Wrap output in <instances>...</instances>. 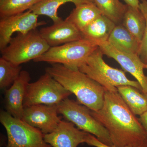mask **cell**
<instances>
[{"mask_svg":"<svg viewBox=\"0 0 147 147\" xmlns=\"http://www.w3.org/2000/svg\"><path fill=\"white\" fill-rule=\"evenodd\" d=\"M91 114L108 130L113 146H136L147 139L144 129L117 91L105 90L102 108Z\"/></svg>","mask_w":147,"mask_h":147,"instance_id":"6da1fadb","label":"cell"},{"mask_svg":"<svg viewBox=\"0 0 147 147\" xmlns=\"http://www.w3.org/2000/svg\"><path fill=\"white\" fill-rule=\"evenodd\" d=\"M56 81L76 96L78 102L92 111H97L103 106L105 90L86 74L73 70L60 64H53L46 67Z\"/></svg>","mask_w":147,"mask_h":147,"instance_id":"7a4b0ae2","label":"cell"},{"mask_svg":"<svg viewBox=\"0 0 147 147\" xmlns=\"http://www.w3.org/2000/svg\"><path fill=\"white\" fill-rule=\"evenodd\" d=\"M103 55L98 47L79 67V70L100 84L105 90L117 91L118 87L130 86L142 92L139 82L129 80L124 71L107 64L103 60Z\"/></svg>","mask_w":147,"mask_h":147,"instance_id":"3957f363","label":"cell"},{"mask_svg":"<svg viewBox=\"0 0 147 147\" xmlns=\"http://www.w3.org/2000/svg\"><path fill=\"white\" fill-rule=\"evenodd\" d=\"M94 42L83 39L50 47L47 52L34 60L35 62L60 64L67 68L78 70L88 58L97 49Z\"/></svg>","mask_w":147,"mask_h":147,"instance_id":"277c9868","label":"cell"},{"mask_svg":"<svg viewBox=\"0 0 147 147\" xmlns=\"http://www.w3.org/2000/svg\"><path fill=\"white\" fill-rule=\"evenodd\" d=\"M50 47L39 31L35 30L25 34L18 33L1 52L2 57L16 65H20L39 57Z\"/></svg>","mask_w":147,"mask_h":147,"instance_id":"5b68a950","label":"cell"},{"mask_svg":"<svg viewBox=\"0 0 147 147\" xmlns=\"http://www.w3.org/2000/svg\"><path fill=\"white\" fill-rule=\"evenodd\" d=\"M57 107L58 113L77 128L94 135L105 144L113 146L108 130L94 117L88 108L68 98L60 102Z\"/></svg>","mask_w":147,"mask_h":147,"instance_id":"8992f818","label":"cell"},{"mask_svg":"<svg viewBox=\"0 0 147 147\" xmlns=\"http://www.w3.org/2000/svg\"><path fill=\"white\" fill-rule=\"evenodd\" d=\"M0 122L7 134L6 147H53L45 142L44 134L40 129L12 117L6 111H1Z\"/></svg>","mask_w":147,"mask_h":147,"instance_id":"52a82bcc","label":"cell"},{"mask_svg":"<svg viewBox=\"0 0 147 147\" xmlns=\"http://www.w3.org/2000/svg\"><path fill=\"white\" fill-rule=\"evenodd\" d=\"M71 94L45 72L36 82L29 84L24 99V107L38 104L58 105Z\"/></svg>","mask_w":147,"mask_h":147,"instance_id":"ba28073f","label":"cell"},{"mask_svg":"<svg viewBox=\"0 0 147 147\" xmlns=\"http://www.w3.org/2000/svg\"><path fill=\"white\" fill-rule=\"evenodd\" d=\"M38 15L30 10L1 18L0 20V50H3L10 42L15 32L25 34L36 30L46 24L45 21L38 22Z\"/></svg>","mask_w":147,"mask_h":147,"instance_id":"9c48e42d","label":"cell"},{"mask_svg":"<svg viewBox=\"0 0 147 147\" xmlns=\"http://www.w3.org/2000/svg\"><path fill=\"white\" fill-rule=\"evenodd\" d=\"M98 47L103 55L117 62L124 70L130 73L141 85L142 92L147 96V76L144 69L146 64L138 55L125 53L118 50L107 42H102Z\"/></svg>","mask_w":147,"mask_h":147,"instance_id":"30bf717a","label":"cell"},{"mask_svg":"<svg viewBox=\"0 0 147 147\" xmlns=\"http://www.w3.org/2000/svg\"><path fill=\"white\" fill-rule=\"evenodd\" d=\"M57 105L38 104L24 107L21 119L44 134L53 132L61 121Z\"/></svg>","mask_w":147,"mask_h":147,"instance_id":"8fae6325","label":"cell"},{"mask_svg":"<svg viewBox=\"0 0 147 147\" xmlns=\"http://www.w3.org/2000/svg\"><path fill=\"white\" fill-rule=\"evenodd\" d=\"M88 134L71 122L61 121L54 131L44 134V139L53 147H77L86 143Z\"/></svg>","mask_w":147,"mask_h":147,"instance_id":"7c38bea8","label":"cell"},{"mask_svg":"<svg viewBox=\"0 0 147 147\" xmlns=\"http://www.w3.org/2000/svg\"><path fill=\"white\" fill-rule=\"evenodd\" d=\"M39 33L50 47L59 46L83 39L77 27L67 19L62 20L50 26L42 28Z\"/></svg>","mask_w":147,"mask_h":147,"instance_id":"4fadbf2b","label":"cell"},{"mask_svg":"<svg viewBox=\"0 0 147 147\" xmlns=\"http://www.w3.org/2000/svg\"><path fill=\"white\" fill-rule=\"evenodd\" d=\"M30 80L29 72L22 70L11 86L6 90L5 99L6 112L16 118L21 119L23 117L24 99Z\"/></svg>","mask_w":147,"mask_h":147,"instance_id":"5bb4252c","label":"cell"},{"mask_svg":"<svg viewBox=\"0 0 147 147\" xmlns=\"http://www.w3.org/2000/svg\"><path fill=\"white\" fill-rule=\"evenodd\" d=\"M116 25L106 16L101 15L81 32L84 39L98 45L107 42Z\"/></svg>","mask_w":147,"mask_h":147,"instance_id":"9a60e30c","label":"cell"},{"mask_svg":"<svg viewBox=\"0 0 147 147\" xmlns=\"http://www.w3.org/2000/svg\"><path fill=\"white\" fill-rule=\"evenodd\" d=\"M108 42L120 51L139 55L141 42L122 24L116 25Z\"/></svg>","mask_w":147,"mask_h":147,"instance_id":"2e32d148","label":"cell"},{"mask_svg":"<svg viewBox=\"0 0 147 147\" xmlns=\"http://www.w3.org/2000/svg\"><path fill=\"white\" fill-rule=\"evenodd\" d=\"M118 92L135 115L140 116L147 111V96L130 86L118 87Z\"/></svg>","mask_w":147,"mask_h":147,"instance_id":"e0dca14e","label":"cell"},{"mask_svg":"<svg viewBox=\"0 0 147 147\" xmlns=\"http://www.w3.org/2000/svg\"><path fill=\"white\" fill-rule=\"evenodd\" d=\"M101 15L94 3H88L75 7L66 19L74 24L82 32Z\"/></svg>","mask_w":147,"mask_h":147,"instance_id":"ac0fdd59","label":"cell"},{"mask_svg":"<svg viewBox=\"0 0 147 147\" xmlns=\"http://www.w3.org/2000/svg\"><path fill=\"white\" fill-rule=\"evenodd\" d=\"M71 2L75 7L88 3H94L93 0H41L29 10L37 15H45L50 17L54 23L62 20L58 15L59 7L66 3Z\"/></svg>","mask_w":147,"mask_h":147,"instance_id":"d6986e66","label":"cell"},{"mask_svg":"<svg viewBox=\"0 0 147 147\" xmlns=\"http://www.w3.org/2000/svg\"><path fill=\"white\" fill-rule=\"evenodd\" d=\"M121 24L141 42L146 23L144 17L139 8H134L127 5Z\"/></svg>","mask_w":147,"mask_h":147,"instance_id":"ffe728a7","label":"cell"},{"mask_svg":"<svg viewBox=\"0 0 147 147\" xmlns=\"http://www.w3.org/2000/svg\"><path fill=\"white\" fill-rule=\"evenodd\" d=\"M103 16L113 21L116 25L121 24L127 5L119 0H93Z\"/></svg>","mask_w":147,"mask_h":147,"instance_id":"44dd1931","label":"cell"},{"mask_svg":"<svg viewBox=\"0 0 147 147\" xmlns=\"http://www.w3.org/2000/svg\"><path fill=\"white\" fill-rule=\"evenodd\" d=\"M41 0H0L1 18L25 12Z\"/></svg>","mask_w":147,"mask_h":147,"instance_id":"7402d4cb","label":"cell"},{"mask_svg":"<svg viewBox=\"0 0 147 147\" xmlns=\"http://www.w3.org/2000/svg\"><path fill=\"white\" fill-rule=\"evenodd\" d=\"M22 71L21 65H17L2 57L0 58V88L9 86L18 78Z\"/></svg>","mask_w":147,"mask_h":147,"instance_id":"603a6c76","label":"cell"},{"mask_svg":"<svg viewBox=\"0 0 147 147\" xmlns=\"http://www.w3.org/2000/svg\"><path fill=\"white\" fill-rule=\"evenodd\" d=\"M139 9L146 20V28L140 45L139 56L143 62L147 65V0L140 3Z\"/></svg>","mask_w":147,"mask_h":147,"instance_id":"cb8c5ba5","label":"cell"},{"mask_svg":"<svg viewBox=\"0 0 147 147\" xmlns=\"http://www.w3.org/2000/svg\"><path fill=\"white\" fill-rule=\"evenodd\" d=\"M86 144L89 146L95 147H115L114 146H108L100 142L94 135L88 133L87 136ZM125 147H147V139L141 144L136 146H127Z\"/></svg>","mask_w":147,"mask_h":147,"instance_id":"d4e9b609","label":"cell"},{"mask_svg":"<svg viewBox=\"0 0 147 147\" xmlns=\"http://www.w3.org/2000/svg\"><path fill=\"white\" fill-rule=\"evenodd\" d=\"M139 116L140 117L138 119L144 129L147 136V111Z\"/></svg>","mask_w":147,"mask_h":147,"instance_id":"484cf974","label":"cell"},{"mask_svg":"<svg viewBox=\"0 0 147 147\" xmlns=\"http://www.w3.org/2000/svg\"><path fill=\"white\" fill-rule=\"evenodd\" d=\"M126 5L134 8H139L140 2L139 0H123Z\"/></svg>","mask_w":147,"mask_h":147,"instance_id":"4316f807","label":"cell"},{"mask_svg":"<svg viewBox=\"0 0 147 147\" xmlns=\"http://www.w3.org/2000/svg\"><path fill=\"white\" fill-rule=\"evenodd\" d=\"M145 69H147V65H146V66H145Z\"/></svg>","mask_w":147,"mask_h":147,"instance_id":"83f0119b","label":"cell"},{"mask_svg":"<svg viewBox=\"0 0 147 147\" xmlns=\"http://www.w3.org/2000/svg\"><path fill=\"white\" fill-rule=\"evenodd\" d=\"M142 1H146V0H142Z\"/></svg>","mask_w":147,"mask_h":147,"instance_id":"f1b7e54d","label":"cell"}]
</instances>
